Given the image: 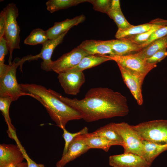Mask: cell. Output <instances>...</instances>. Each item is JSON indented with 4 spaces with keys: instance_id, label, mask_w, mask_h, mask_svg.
Returning <instances> with one entry per match:
<instances>
[{
    "instance_id": "9c48e42d",
    "label": "cell",
    "mask_w": 167,
    "mask_h": 167,
    "mask_svg": "<svg viewBox=\"0 0 167 167\" xmlns=\"http://www.w3.org/2000/svg\"><path fill=\"white\" fill-rule=\"evenodd\" d=\"M59 83L66 94L77 95L85 81L83 71H65L58 74Z\"/></svg>"
},
{
    "instance_id": "6da1fadb",
    "label": "cell",
    "mask_w": 167,
    "mask_h": 167,
    "mask_svg": "<svg viewBox=\"0 0 167 167\" xmlns=\"http://www.w3.org/2000/svg\"><path fill=\"white\" fill-rule=\"evenodd\" d=\"M66 104L79 112L87 122L127 115L129 109L126 97L121 93L107 88L89 90L83 99H71L49 89Z\"/></svg>"
},
{
    "instance_id": "83f0119b",
    "label": "cell",
    "mask_w": 167,
    "mask_h": 167,
    "mask_svg": "<svg viewBox=\"0 0 167 167\" xmlns=\"http://www.w3.org/2000/svg\"><path fill=\"white\" fill-rule=\"evenodd\" d=\"M63 131L62 137L65 141V145L62 155H64L67 152L68 147L71 141L77 136L88 133V129L85 126L80 131L74 133H70L65 128L62 129Z\"/></svg>"
},
{
    "instance_id": "8fae6325",
    "label": "cell",
    "mask_w": 167,
    "mask_h": 167,
    "mask_svg": "<svg viewBox=\"0 0 167 167\" xmlns=\"http://www.w3.org/2000/svg\"><path fill=\"white\" fill-rule=\"evenodd\" d=\"M85 134L79 135L70 143L66 152L56 164V167H64L67 163L87 152L89 149Z\"/></svg>"
},
{
    "instance_id": "4316f807",
    "label": "cell",
    "mask_w": 167,
    "mask_h": 167,
    "mask_svg": "<svg viewBox=\"0 0 167 167\" xmlns=\"http://www.w3.org/2000/svg\"><path fill=\"white\" fill-rule=\"evenodd\" d=\"M107 14L115 23L118 30H125L132 25L125 18L121 9L115 10L109 9Z\"/></svg>"
},
{
    "instance_id": "7402d4cb",
    "label": "cell",
    "mask_w": 167,
    "mask_h": 167,
    "mask_svg": "<svg viewBox=\"0 0 167 167\" xmlns=\"http://www.w3.org/2000/svg\"><path fill=\"white\" fill-rule=\"evenodd\" d=\"M167 48V36L151 43L137 53L141 57L147 59L158 51Z\"/></svg>"
},
{
    "instance_id": "836d02e7",
    "label": "cell",
    "mask_w": 167,
    "mask_h": 167,
    "mask_svg": "<svg viewBox=\"0 0 167 167\" xmlns=\"http://www.w3.org/2000/svg\"><path fill=\"white\" fill-rule=\"evenodd\" d=\"M8 51L7 42L3 37L0 38V65L5 64V58Z\"/></svg>"
},
{
    "instance_id": "d590c367",
    "label": "cell",
    "mask_w": 167,
    "mask_h": 167,
    "mask_svg": "<svg viewBox=\"0 0 167 167\" xmlns=\"http://www.w3.org/2000/svg\"><path fill=\"white\" fill-rule=\"evenodd\" d=\"M110 9L113 10L121 9L120 1L119 0H112Z\"/></svg>"
},
{
    "instance_id": "e0dca14e",
    "label": "cell",
    "mask_w": 167,
    "mask_h": 167,
    "mask_svg": "<svg viewBox=\"0 0 167 167\" xmlns=\"http://www.w3.org/2000/svg\"><path fill=\"white\" fill-rule=\"evenodd\" d=\"M85 19V16L82 15L72 19H67L62 21L55 22L52 27L46 31L49 39L53 40L58 38L68 31L71 28L83 22Z\"/></svg>"
},
{
    "instance_id": "30bf717a",
    "label": "cell",
    "mask_w": 167,
    "mask_h": 167,
    "mask_svg": "<svg viewBox=\"0 0 167 167\" xmlns=\"http://www.w3.org/2000/svg\"><path fill=\"white\" fill-rule=\"evenodd\" d=\"M117 64L124 82L138 104L141 105L143 102L142 86L145 77Z\"/></svg>"
},
{
    "instance_id": "ffe728a7",
    "label": "cell",
    "mask_w": 167,
    "mask_h": 167,
    "mask_svg": "<svg viewBox=\"0 0 167 167\" xmlns=\"http://www.w3.org/2000/svg\"><path fill=\"white\" fill-rule=\"evenodd\" d=\"M85 135L87 144L89 149H100L107 152L111 146L120 145L118 143L102 136L93 135L89 133L86 134Z\"/></svg>"
},
{
    "instance_id": "f546056e",
    "label": "cell",
    "mask_w": 167,
    "mask_h": 167,
    "mask_svg": "<svg viewBox=\"0 0 167 167\" xmlns=\"http://www.w3.org/2000/svg\"><path fill=\"white\" fill-rule=\"evenodd\" d=\"M160 28H154L143 33L129 36L125 38L127 39L136 44L140 45L146 42L149 38L153 33L157 29Z\"/></svg>"
},
{
    "instance_id": "1f68e13d",
    "label": "cell",
    "mask_w": 167,
    "mask_h": 167,
    "mask_svg": "<svg viewBox=\"0 0 167 167\" xmlns=\"http://www.w3.org/2000/svg\"><path fill=\"white\" fill-rule=\"evenodd\" d=\"M13 139L15 140L16 144L19 147L22 151L24 159L26 160L28 167H45L44 165L36 163L29 157L27 153L21 143L17 135L14 137Z\"/></svg>"
},
{
    "instance_id": "3957f363",
    "label": "cell",
    "mask_w": 167,
    "mask_h": 167,
    "mask_svg": "<svg viewBox=\"0 0 167 167\" xmlns=\"http://www.w3.org/2000/svg\"><path fill=\"white\" fill-rule=\"evenodd\" d=\"M33 60V56L29 55L22 59L16 58L11 64H5L0 67V97H9L13 101L20 97L28 96L33 97L30 93L24 91L17 81L16 72L17 67H22L27 61Z\"/></svg>"
},
{
    "instance_id": "7a4b0ae2",
    "label": "cell",
    "mask_w": 167,
    "mask_h": 167,
    "mask_svg": "<svg viewBox=\"0 0 167 167\" xmlns=\"http://www.w3.org/2000/svg\"><path fill=\"white\" fill-rule=\"evenodd\" d=\"M24 92L32 94L45 107L50 117L61 129L69 121L82 119L80 113L67 105L44 86L35 84H20Z\"/></svg>"
},
{
    "instance_id": "277c9868",
    "label": "cell",
    "mask_w": 167,
    "mask_h": 167,
    "mask_svg": "<svg viewBox=\"0 0 167 167\" xmlns=\"http://www.w3.org/2000/svg\"><path fill=\"white\" fill-rule=\"evenodd\" d=\"M3 9L5 13L6 25L3 37L6 40L8 47L10 64L12 63L13 50L20 49V30L16 20L19 12L18 8L13 3H9Z\"/></svg>"
},
{
    "instance_id": "7c38bea8",
    "label": "cell",
    "mask_w": 167,
    "mask_h": 167,
    "mask_svg": "<svg viewBox=\"0 0 167 167\" xmlns=\"http://www.w3.org/2000/svg\"><path fill=\"white\" fill-rule=\"evenodd\" d=\"M109 164L113 167H150L151 165L143 157L131 153L110 156Z\"/></svg>"
},
{
    "instance_id": "5bb4252c",
    "label": "cell",
    "mask_w": 167,
    "mask_h": 167,
    "mask_svg": "<svg viewBox=\"0 0 167 167\" xmlns=\"http://www.w3.org/2000/svg\"><path fill=\"white\" fill-rule=\"evenodd\" d=\"M68 32H66L56 39H49L42 45L41 51L37 54L38 58H41L43 60L41 63L42 69L47 71H52L51 66L53 61L51 58L52 53L55 48L62 42Z\"/></svg>"
},
{
    "instance_id": "8992f818",
    "label": "cell",
    "mask_w": 167,
    "mask_h": 167,
    "mask_svg": "<svg viewBox=\"0 0 167 167\" xmlns=\"http://www.w3.org/2000/svg\"><path fill=\"white\" fill-rule=\"evenodd\" d=\"M115 131L123 141L124 153H131L142 157L144 154L143 139L132 126L125 122L113 123Z\"/></svg>"
},
{
    "instance_id": "ac0fdd59",
    "label": "cell",
    "mask_w": 167,
    "mask_h": 167,
    "mask_svg": "<svg viewBox=\"0 0 167 167\" xmlns=\"http://www.w3.org/2000/svg\"><path fill=\"white\" fill-rule=\"evenodd\" d=\"M77 47L89 55H115L111 48L105 43L104 41L86 40L83 41Z\"/></svg>"
},
{
    "instance_id": "ba28073f",
    "label": "cell",
    "mask_w": 167,
    "mask_h": 167,
    "mask_svg": "<svg viewBox=\"0 0 167 167\" xmlns=\"http://www.w3.org/2000/svg\"><path fill=\"white\" fill-rule=\"evenodd\" d=\"M89 55L83 49L77 47L63 54L56 60L53 61L51 70L59 74L74 67L83 58Z\"/></svg>"
},
{
    "instance_id": "d4e9b609",
    "label": "cell",
    "mask_w": 167,
    "mask_h": 167,
    "mask_svg": "<svg viewBox=\"0 0 167 167\" xmlns=\"http://www.w3.org/2000/svg\"><path fill=\"white\" fill-rule=\"evenodd\" d=\"M12 101H13L10 98L0 97V110L8 126L7 132L10 138L12 134L16 132V129L11 123L9 113V108Z\"/></svg>"
},
{
    "instance_id": "d6986e66",
    "label": "cell",
    "mask_w": 167,
    "mask_h": 167,
    "mask_svg": "<svg viewBox=\"0 0 167 167\" xmlns=\"http://www.w3.org/2000/svg\"><path fill=\"white\" fill-rule=\"evenodd\" d=\"M109 60H112L105 55H89L83 58L76 66L65 71H83Z\"/></svg>"
},
{
    "instance_id": "44dd1931",
    "label": "cell",
    "mask_w": 167,
    "mask_h": 167,
    "mask_svg": "<svg viewBox=\"0 0 167 167\" xmlns=\"http://www.w3.org/2000/svg\"><path fill=\"white\" fill-rule=\"evenodd\" d=\"M144 154L143 157L151 165L161 153L167 150V144H160L143 140Z\"/></svg>"
},
{
    "instance_id": "4dcf8cb0",
    "label": "cell",
    "mask_w": 167,
    "mask_h": 167,
    "mask_svg": "<svg viewBox=\"0 0 167 167\" xmlns=\"http://www.w3.org/2000/svg\"><path fill=\"white\" fill-rule=\"evenodd\" d=\"M167 36V25L158 28L154 32L146 42L139 45L140 47L142 49L154 41Z\"/></svg>"
},
{
    "instance_id": "484cf974",
    "label": "cell",
    "mask_w": 167,
    "mask_h": 167,
    "mask_svg": "<svg viewBox=\"0 0 167 167\" xmlns=\"http://www.w3.org/2000/svg\"><path fill=\"white\" fill-rule=\"evenodd\" d=\"M49 40L46 31L37 28L34 29L31 32L25 39L24 43L30 45H42Z\"/></svg>"
},
{
    "instance_id": "2e32d148",
    "label": "cell",
    "mask_w": 167,
    "mask_h": 167,
    "mask_svg": "<svg viewBox=\"0 0 167 167\" xmlns=\"http://www.w3.org/2000/svg\"><path fill=\"white\" fill-rule=\"evenodd\" d=\"M167 25V20L157 19L149 23L138 25H132L130 28L123 30H118L115 37L120 39L131 36L141 34L155 28H160Z\"/></svg>"
},
{
    "instance_id": "5b68a950",
    "label": "cell",
    "mask_w": 167,
    "mask_h": 167,
    "mask_svg": "<svg viewBox=\"0 0 167 167\" xmlns=\"http://www.w3.org/2000/svg\"><path fill=\"white\" fill-rule=\"evenodd\" d=\"M132 126L143 140L158 144H167V120L150 121Z\"/></svg>"
},
{
    "instance_id": "e575fe53",
    "label": "cell",
    "mask_w": 167,
    "mask_h": 167,
    "mask_svg": "<svg viewBox=\"0 0 167 167\" xmlns=\"http://www.w3.org/2000/svg\"><path fill=\"white\" fill-rule=\"evenodd\" d=\"M6 25V18L5 11L3 10L0 13V38L4 34Z\"/></svg>"
},
{
    "instance_id": "d6a6232c",
    "label": "cell",
    "mask_w": 167,
    "mask_h": 167,
    "mask_svg": "<svg viewBox=\"0 0 167 167\" xmlns=\"http://www.w3.org/2000/svg\"><path fill=\"white\" fill-rule=\"evenodd\" d=\"M167 56V49L158 51L150 57L147 58V62L149 63L156 64Z\"/></svg>"
},
{
    "instance_id": "52a82bcc",
    "label": "cell",
    "mask_w": 167,
    "mask_h": 167,
    "mask_svg": "<svg viewBox=\"0 0 167 167\" xmlns=\"http://www.w3.org/2000/svg\"><path fill=\"white\" fill-rule=\"evenodd\" d=\"M105 55L124 68L145 77L157 66L156 64L148 63L146 59L141 57L137 53L125 56Z\"/></svg>"
},
{
    "instance_id": "cb8c5ba5",
    "label": "cell",
    "mask_w": 167,
    "mask_h": 167,
    "mask_svg": "<svg viewBox=\"0 0 167 167\" xmlns=\"http://www.w3.org/2000/svg\"><path fill=\"white\" fill-rule=\"evenodd\" d=\"M88 1V0H49L46 2V5L47 9L52 13Z\"/></svg>"
},
{
    "instance_id": "9a60e30c",
    "label": "cell",
    "mask_w": 167,
    "mask_h": 167,
    "mask_svg": "<svg viewBox=\"0 0 167 167\" xmlns=\"http://www.w3.org/2000/svg\"><path fill=\"white\" fill-rule=\"evenodd\" d=\"M104 42L110 46L117 55L125 56L134 54L142 49L139 45L125 38L104 41Z\"/></svg>"
},
{
    "instance_id": "f1b7e54d",
    "label": "cell",
    "mask_w": 167,
    "mask_h": 167,
    "mask_svg": "<svg viewBox=\"0 0 167 167\" xmlns=\"http://www.w3.org/2000/svg\"><path fill=\"white\" fill-rule=\"evenodd\" d=\"M88 2L92 4L95 11L107 14L111 2L110 0H88Z\"/></svg>"
},
{
    "instance_id": "603a6c76",
    "label": "cell",
    "mask_w": 167,
    "mask_h": 167,
    "mask_svg": "<svg viewBox=\"0 0 167 167\" xmlns=\"http://www.w3.org/2000/svg\"><path fill=\"white\" fill-rule=\"evenodd\" d=\"M90 134L93 135L103 137L109 140L118 143L120 146L122 147L123 146L122 138L114 129L113 123H109L101 127Z\"/></svg>"
},
{
    "instance_id": "4fadbf2b",
    "label": "cell",
    "mask_w": 167,
    "mask_h": 167,
    "mask_svg": "<svg viewBox=\"0 0 167 167\" xmlns=\"http://www.w3.org/2000/svg\"><path fill=\"white\" fill-rule=\"evenodd\" d=\"M22 152L16 144H0V167H9L23 162Z\"/></svg>"
},
{
    "instance_id": "8d00e7d4",
    "label": "cell",
    "mask_w": 167,
    "mask_h": 167,
    "mask_svg": "<svg viewBox=\"0 0 167 167\" xmlns=\"http://www.w3.org/2000/svg\"><path fill=\"white\" fill-rule=\"evenodd\" d=\"M9 167H28L27 162H23L19 164L12 165Z\"/></svg>"
}]
</instances>
